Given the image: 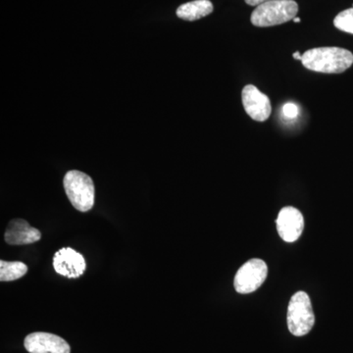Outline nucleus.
I'll list each match as a JSON object with an SVG mask.
<instances>
[{
  "instance_id": "f257e3e1",
  "label": "nucleus",
  "mask_w": 353,
  "mask_h": 353,
  "mask_svg": "<svg viewBox=\"0 0 353 353\" xmlns=\"http://www.w3.org/2000/svg\"><path fill=\"white\" fill-rule=\"evenodd\" d=\"M301 63L310 71L341 74L353 64V54L341 48H312L303 53Z\"/></svg>"
},
{
  "instance_id": "f03ea898",
  "label": "nucleus",
  "mask_w": 353,
  "mask_h": 353,
  "mask_svg": "<svg viewBox=\"0 0 353 353\" xmlns=\"http://www.w3.org/2000/svg\"><path fill=\"white\" fill-rule=\"evenodd\" d=\"M63 183L65 192L77 210L88 212L94 208L95 190L90 176L80 171H69L64 176Z\"/></svg>"
},
{
  "instance_id": "7ed1b4c3",
  "label": "nucleus",
  "mask_w": 353,
  "mask_h": 353,
  "mask_svg": "<svg viewBox=\"0 0 353 353\" xmlns=\"http://www.w3.org/2000/svg\"><path fill=\"white\" fill-rule=\"evenodd\" d=\"M299 12L294 0H272L257 6L250 21L255 27H272L294 20Z\"/></svg>"
},
{
  "instance_id": "20e7f679",
  "label": "nucleus",
  "mask_w": 353,
  "mask_h": 353,
  "mask_svg": "<svg viewBox=\"0 0 353 353\" xmlns=\"http://www.w3.org/2000/svg\"><path fill=\"white\" fill-rule=\"evenodd\" d=\"M288 327L296 336H303L312 330L315 323L314 312L308 294L296 292L290 299L287 315Z\"/></svg>"
},
{
  "instance_id": "39448f33",
  "label": "nucleus",
  "mask_w": 353,
  "mask_h": 353,
  "mask_svg": "<svg viewBox=\"0 0 353 353\" xmlns=\"http://www.w3.org/2000/svg\"><path fill=\"white\" fill-rule=\"evenodd\" d=\"M268 267L261 259H252L246 262L236 272L234 289L239 294H250L259 290L267 278Z\"/></svg>"
},
{
  "instance_id": "423d86ee",
  "label": "nucleus",
  "mask_w": 353,
  "mask_h": 353,
  "mask_svg": "<svg viewBox=\"0 0 353 353\" xmlns=\"http://www.w3.org/2000/svg\"><path fill=\"white\" fill-rule=\"evenodd\" d=\"M243 108L245 112L257 122L268 120L272 112L271 102L269 97L253 85H248L241 92Z\"/></svg>"
},
{
  "instance_id": "0eeeda50",
  "label": "nucleus",
  "mask_w": 353,
  "mask_h": 353,
  "mask_svg": "<svg viewBox=\"0 0 353 353\" xmlns=\"http://www.w3.org/2000/svg\"><path fill=\"white\" fill-rule=\"evenodd\" d=\"M24 345L30 353H70L66 341L57 334L36 332L26 336Z\"/></svg>"
},
{
  "instance_id": "6e6552de",
  "label": "nucleus",
  "mask_w": 353,
  "mask_h": 353,
  "mask_svg": "<svg viewBox=\"0 0 353 353\" xmlns=\"http://www.w3.org/2000/svg\"><path fill=\"white\" fill-rule=\"evenodd\" d=\"M85 267L87 265L83 255L70 248L58 250L53 257V268L63 277H81L85 273Z\"/></svg>"
},
{
  "instance_id": "1a4fd4ad",
  "label": "nucleus",
  "mask_w": 353,
  "mask_h": 353,
  "mask_svg": "<svg viewBox=\"0 0 353 353\" xmlns=\"http://www.w3.org/2000/svg\"><path fill=\"white\" fill-rule=\"evenodd\" d=\"M303 229V216L299 209L288 206L280 211L277 219L278 234L285 243L297 241Z\"/></svg>"
},
{
  "instance_id": "9d476101",
  "label": "nucleus",
  "mask_w": 353,
  "mask_h": 353,
  "mask_svg": "<svg viewBox=\"0 0 353 353\" xmlns=\"http://www.w3.org/2000/svg\"><path fill=\"white\" fill-rule=\"evenodd\" d=\"M6 241L11 245H30L37 243L41 239V233L36 228L23 219H14L7 226Z\"/></svg>"
},
{
  "instance_id": "9b49d317",
  "label": "nucleus",
  "mask_w": 353,
  "mask_h": 353,
  "mask_svg": "<svg viewBox=\"0 0 353 353\" xmlns=\"http://www.w3.org/2000/svg\"><path fill=\"white\" fill-rule=\"evenodd\" d=\"M213 12L210 0H194L183 4L176 9V16L185 21H196Z\"/></svg>"
},
{
  "instance_id": "f8f14e48",
  "label": "nucleus",
  "mask_w": 353,
  "mask_h": 353,
  "mask_svg": "<svg viewBox=\"0 0 353 353\" xmlns=\"http://www.w3.org/2000/svg\"><path fill=\"white\" fill-rule=\"evenodd\" d=\"M28 272V266L20 261H0V281L12 282L24 277Z\"/></svg>"
},
{
  "instance_id": "ddd939ff",
  "label": "nucleus",
  "mask_w": 353,
  "mask_h": 353,
  "mask_svg": "<svg viewBox=\"0 0 353 353\" xmlns=\"http://www.w3.org/2000/svg\"><path fill=\"white\" fill-rule=\"evenodd\" d=\"M334 25L340 31L353 34V7L339 13L334 18Z\"/></svg>"
},
{
  "instance_id": "4468645a",
  "label": "nucleus",
  "mask_w": 353,
  "mask_h": 353,
  "mask_svg": "<svg viewBox=\"0 0 353 353\" xmlns=\"http://www.w3.org/2000/svg\"><path fill=\"white\" fill-rule=\"evenodd\" d=\"M297 113H299V109H297L296 104L285 103L284 108H283V114H284L285 117L289 118V119H294Z\"/></svg>"
},
{
  "instance_id": "2eb2a0df",
  "label": "nucleus",
  "mask_w": 353,
  "mask_h": 353,
  "mask_svg": "<svg viewBox=\"0 0 353 353\" xmlns=\"http://www.w3.org/2000/svg\"><path fill=\"white\" fill-rule=\"evenodd\" d=\"M245 3L250 6H259L265 2L272 1V0H245Z\"/></svg>"
},
{
  "instance_id": "dca6fc26",
  "label": "nucleus",
  "mask_w": 353,
  "mask_h": 353,
  "mask_svg": "<svg viewBox=\"0 0 353 353\" xmlns=\"http://www.w3.org/2000/svg\"><path fill=\"white\" fill-rule=\"evenodd\" d=\"M292 57H294V59L301 60V61L303 60V54H301L299 51H297V52H294Z\"/></svg>"
},
{
  "instance_id": "f3484780",
  "label": "nucleus",
  "mask_w": 353,
  "mask_h": 353,
  "mask_svg": "<svg viewBox=\"0 0 353 353\" xmlns=\"http://www.w3.org/2000/svg\"><path fill=\"white\" fill-rule=\"evenodd\" d=\"M294 23H299V22H301V18H299V17L294 18Z\"/></svg>"
},
{
  "instance_id": "a211bd4d",
  "label": "nucleus",
  "mask_w": 353,
  "mask_h": 353,
  "mask_svg": "<svg viewBox=\"0 0 353 353\" xmlns=\"http://www.w3.org/2000/svg\"><path fill=\"white\" fill-rule=\"evenodd\" d=\"M352 7H353V6H352Z\"/></svg>"
}]
</instances>
